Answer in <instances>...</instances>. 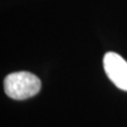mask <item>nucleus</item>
<instances>
[{"instance_id": "1", "label": "nucleus", "mask_w": 127, "mask_h": 127, "mask_svg": "<svg viewBox=\"0 0 127 127\" xmlns=\"http://www.w3.org/2000/svg\"><path fill=\"white\" fill-rule=\"evenodd\" d=\"M41 83L36 75L27 71L9 74L4 79V91L13 100H27L36 95Z\"/></svg>"}, {"instance_id": "2", "label": "nucleus", "mask_w": 127, "mask_h": 127, "mask_svg": "<svg viewBox=\"0 0 127 127\" xmlns=\"http://www.w3.org/2000/svg\"><path fill=\"white\" fill-rule=\"evenodd\" d=\"M104 70L109 79L119 89L127 91V62L119 54L108 52L103 59Z\"/></svg>"}]
</instances>
